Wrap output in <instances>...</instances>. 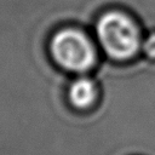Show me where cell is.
Wrapping results in <instances>:
<instances>
[{
  "instance_id": "obj_1",
  "label": "cell",
  "mask_w": 155,
  "mask_h": 155,
  "mask_svg": "<svg viewBox=\"0 0 155 155\" xmlns=\"http://www.w3.org/2000/svg\"><path fill=\"white\" fill-rule=\"evenodd\" d=\"M50 52L61 68L76 74L87 73L98 61L93 41L86 33L74 27L63 28L52 36Z\"/></svg>"
},
{
  "instance_id": "obj_2",
  "label": "cell",
  "mask_w": 155,
  "mask_h": 155,
  "mask_svg": "<svg viewBox=\"0 0 155 155\" xmlns=\"http://www.w3.org/2000/svg\"><path fill=\"white\" fill-rule=\"evenodd\" d=\"M97 40L103 51L114 59L132 57L140 45L139 31L133 21L119 11H108L96 24Z\"/></svg>"
},
{
  "instance_id": "obj_3",
  "label": "cell",
  "mask_w": 155,
  "mask_h": 155,
  "mask_svg": "<svg viewBox=\"0 0 155 155\" xmlns=\"http://www.w3.org/2000/svg\"><path fill=\"white\" fill-rule=\"evenodd\" d=\"M68 99L78 109H88L98 99V86L96 81L86 75L76 78L69 85Z\"/></svg>"
},
{
  "instance_id": "obj_4",
  "label": "cell",
  "mask_w": 155,
  "mask_h": 155,
  "mask_svg": "<svg viewBox=\"0 0 155 155\" xmlns=\"http://www.w3.org/2000/svg\"><path fill=\"white\" fill-rule=\"evenodd\" d=\"M143 50L144 52L149 56V57H153L155 58V34H151L144 42L143 45Z\"/></svg>"
}]
</instances>
